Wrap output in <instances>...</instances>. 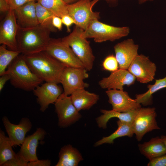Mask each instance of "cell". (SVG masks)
Here are the masks:
<instances>
[{"mask_svg":"<svg viewBox=\"0 0 166 166\" xmlns=\"http://www.w3.org/2000/svg\"><path fill=\"white\" fill-rule=\"evenodd\" d=\"M23 55L31 70L43 81L60 83L61 75L66 65L45 51Z\"/></svg>","mask_w":166,"mask_h":166,"instance_id":"6da1fadb","label":"cell"},{"mask_svg":"<svg viewBox=\"0 0 166 166\" xmlns=\"http://www.w3.org/2000/svg\"><path fill=\"white\" fill-rule=\"evenodd\" d=\"M51 32L39 24L30 28H19L17 36L18 50L23 55L45 51L51 38Z\"/></svg>","mask_w":166,"mask_h":166,"instance_id":"7a4b0ae2","label":"cell"},{"mask_svg":"<svg viewBox=\"0 0 166 166\" xmlns=\"http://www.w3.org/2000/svg\"><path fill=\"white\" fill-rule=\"evenodd\" d=\"M6 72L14 87L26 91H33L43 81L31 70L22 54L15 58L8 66Z\"/></svg>","mask_w":166,"mask_h":166,"instance_id":"3957f363","label":"cell"},{"mask_svg":"<svg viewBox=\"0 0 166 166\" xmlns=\"http://www.w3.org/2000/svg\"><path fill=\"white\" fill-rule=\"evenodd\" d=\"M127 26L116 27L101 22L96 19L89 24L87 28L83 30L82 36L85 38H93L96 42L108 41H114L126 37L130 33Z\"/></svg>","mask_w":166,"mask_h":166,"instance_id":"277c9868","label":"cell"},{"mask_svg":"<svg viewBox=\"0 0 166 166\" xmlns=\"http://www.w3.org/2000/svg\"><path fill=\"white\" fill-rule=\"evenodd\" d=\"M83 30L75 26L72 31L61 39L69 45L87 71L93 68L95 57L93 54L90 42L81 35Z\"/></svg>","mask_w":166,"mask_h":166,"instance_id":"5b68a950","label":"cell"},{"mask_svg":"<svg viewBox=\"0 0 166 166\" xmlns=\"http://www.w3.org/2000/svg\"><path fill=\"white\" fill-rule=\"evenodd\" d=\"M91 0H79L68 4V14L74 20L75 25L85 30L90 23L100 18V12L92 10Z\"/></svg>","mask_w":166,"mask_h":166,"instance_id":"8992f818","label":"cell"},{"mask_svg":"<svg viewBox=\"0 0 166 166\" xmlns=\"http://www.w3.org/2000/svg\"><path fill=\"white\" fill-rule=\"evenodd\" d=\"M45 51L67 66L85 68L71 48L61 39L51 38Z\"/></svg>","mask_w":166,"mask_h":166,"instance_id":"52a82bcc","label":"cell"},{"mask_svg":"<svg viewBox=\"0 0 166 166\" xmlns=\"http://www.w3.org/2000/svg\"><path fill=\"white\" fill-rule=\"evenodd\" d=\"M54 104L58 117V125L60 127H68L81 117L79 112L73 104L70 96L65 95L63 92Z\"/></svg>","mask_w":166,"mask_h":166,"instance_id":"ba28073f","label":"cell"},{"mask_svg":"<svg viewBox=\"0 0 166 166\" xmlns=\"http://www.w3.org/2000/svg\"><path fill=\"white\" fill-rule=\"evenodd\" d=\"M87 71L84 68L66 66L62 73L60 81L63 93L69 96L76 90L88 87L89 85L84 81L89 77Z\"/></svg>","mask_w":166,"mask_h":166,"instance_id":"9c48e42d","label":"cell"},{"mask_svg":"<svg viewBox=\"0 0 166 166\" xmlns=\"http://www.w3.org/2000/svg\"><path fill=\"white\" fill-rule=\"evenodd\" d=\"M156 113L154 108H141L132 124L134 134L140 141L147 133L155 129H160L156 120Z\"/></svg>","mask_w":166,"mask_h":166,"instance_id":"30bf717a","label":"cell"},{"mask_svg":"<svg viewBox=\"0 0 166 166\" xmlns=\"http://www.w3.org/2000/svg\"><path fill=\"white\" fill-rule=\"evenodd\" d=\"M18 28L14 10H10L0 24V44L10 50H18L17 40Z\"/></svg>","mask_w":166,"mask_h":166,"instance_id":"8fae6325","label":"cell"},{"mask_svg":"<svg viewBox=\"0 0 166 166\" xmlns=\"http://www.w3.org/2000/svg\"><path fill=\"white\" fill-rule=\"evenodd\" d=\"M128 70L138 81L142 83H147L154 79L156 66L148 57L143 54H138Z\"/></svg>","mask_w":166,"mask_h":166,"instance_id":"7c38bea8","label":"cell"},{"mask_svg":"<svg viewBox=\"0 0 166 166\" xmlns=\"http://www.w3.org/2000/svg\"><path fill=\"white\" fill-rule=\"evenodd\" d=\"M33 92L37 97L40 110L43 112L46 110L49 105L54 103L63 93L62 88L58 84L50 82H45L38 86Z\"/></svg>","mask_w":166,"mask_h":166,"instance_id":"4fadbf2b","label":"cell"},{"mask_svg":"<svg viewBox=\"0 0 166 166\" xmlns=\"http://www.w3.org/2000/svg\"><path fill=\"white\" fill-rule=\"evenodd\" d=\"M105 93L109 98V102L111 105L112 110L126 113L139 109L140 104L135 99L131 98L128 93L118 89H108Z\"/></svg>","mask_w":166,"mask_h":166,"instance_id":"5bb4252c","label":"cell"},{"mask_svg":"<svg viewBox=\"0 0 166 166\" xmlns=\"http://www.w3.org/2000/svg\"><path fill=\"white\" fill-rule=\"evenodd\" d=\"M136 80L135 77L128 70L119 68L112 72L108 77L102 78L98 84L103 89L123 90L124 85H133Z\"/></svg>","mask_w":166,"mask_h":166,"instance_id":"9a60e30c","label":"cell"},{"mask_svg":"<svg viewBox=\"0 0 166 166\" xmlns=\"http://www.w3.org/2000/svg\"><path fill=\"white\" fill-rule=\"evenodd\" d=\"M139 45L129 38L115 45L114 49L120 69H127L138 55Z\"/></svg>","mask_w":166,"mask_h":166,"instance_id":"2e32d148","label":"cell"},{"mask_svg":"<svg viewBox=\"0 0 166 166\" xmlns=\"http://www.w3.org/2000/svg\"><path fill=\"white\" fill-rule=\"evenodd\" d=\"M2 121L13 145H21L26 137V134L32 128V124L30 119L27 117H23L18 124H14L11 123L6 116H4Z\"/></svg>","mask_w":166,"mask_h":166,"instance_id":"e0dca14e","label":"cell"},{"mask_svg":"<svg viewBox=\"0 0 166 166\" xmlns=\"http://www.w3.org/2000/svg\"><path fill=\"white\" fill-rule=\"evenodd\" d=\"M46 134L44 129L38 128L33 133L26 137L18 153L28 162L38 160L37 147L39 141L44 138Z\"/></svg>","mask_w":166,"mask_h":166,"instance_id":"ac0fdd59","label":"cell"},{"mask_svg":"<svg viewBox=\"0 0 166 166\" xmlns=\"http://www.w3.org/2000/svg\"><path fill=\"white\" fill-rule=\"evenodd\" d=\"M36 2H28L14 10L19 28H30L39 24L36 13Z\"/></svg>","mask_w":166,"mask_h":166,"instance_id":"d6986e66","label":"cell"},{"mask_svg":"<svg viewBox=\"0 0 166 166\" xmlns=\"http://www.w3.org/2000/svg\"><path fill=\"white\" fill-rule=\"evenodd\" d=\"M70 96L73 104L79 112L89 109L99 99L98 95L89 92L85 89L76 90Z\"/></svg>","mask_w":166,"mask_h":166,"instance_id":"ffe728a7","label":"cell"},{"mask_svg":"<svg viewBox=\"0 0 166 166\" xmlns=\"http://www.w3.org/2000/svg\"><path fill=\"white\" fill-rule=\"evenodd\" d=\"M139 109L126 113L118 112L112 109H101L102 114L96 118V122L98 127L103 129L107 128L108 122L113 118H117L120 121L132 124Z\"/></svg>","mask_w":166,"mask_h":166,"instance_id":"44dd1931","label":"cell"},{"mask_svg":"<svg viewBox=\"0 0 166 166\" xmlns=\"http://www.w3.org/2000/svg\"><path fill=\"white\" fill-rule=\"evenodd\" d=\"M138 147L140 153L149 160L166 154L165 144L161 138L158 136L139 144Z\"/></svg>","mask_w":166,"mask_h":166,"instance_id":"7402d4cb","label":"cell"},{"mask_svg":"<svg viewBox=\"0 0 166 166\" xmlns=\"http://www.w3.org/2000/svg\"><path fill=\"white\" fill-rule=\"evenodd\" d=\"M58 157L59 160L56 166H77L83 160L79 151L70 144L61 148Z\"/></svg>","mask_w":166,"mask_h":166,"instance_id":"603a6c76","label":"cell"},{"mask_svg":"<svg viewBox=\"0 0 166 166\" xmlns=\"http://www.w3.org/2000/svg\"><path fill=\"white\" fill-rule=\"evenodd\" d=\"M118 125L117 129L110 135L104 137L95 142V147H97L105 144H112L117 138L124 136L129 137L132 136L134 134L132 124L118 120L117 121Z\"/></svg>","mask_w":166,"mask_h":166,"instance_id":"cb8c5ba5","label":"cell"},{"mask_svg":"<svg viewBox=\"0 0 166 166\" xmlns=\"http://www.w3.org/2000/svg\"><path fill=\"white\" fill-rule=\"evenodd\" d=\"M147 87L148 90L147 92L136 95L135 99L138 103L144 106L152 104V95L154 93L166 88V76L163 78L156 80L154 84L149 85Z\"/></svg>","mask_w":166,"mask_h":166,"instance_id":"d4e9b609","label":"cell"},{"mask_svg":"<svg viewBox=\"0 0 166 166\" xmlns=\"http://www.w3.org/2000/svg\"><path fill=\"white\" fill-rule=\"evenodd\" d=\"M13 145L9 137L4 132L0 130V166L14 158L16 154L12 149Z\"/></svg>","mask_w":166,"mask_h":166,"instance_id":"484cf974","label":"cell"},{"mask_svg":"<svg viewBox=\"0 0 166 166\" xmlns=\"http://www.w3.org/2000/svg\"><path fill=\"white\" fill-rule=\"evenodd\" d=\"M36 9L39 24L48 28L51 32H56L57 29L52 24V18L55 15L37 2L36 3Z\"/></svg>","mask_w":166,"mask_h":166,"instance_id":"4316f807","label":"cell"},{"mask_svg":"<svg viewBox=\"0 0 166 166\" xmlns=\"http://www.w3.org/2000/svg\"><path fill=\"white\" fill-rule=\"evenodd\" d=\"M37 2L55 16L61 18L68 14V4L63 0H37Z\"/></svg>","mask_w":166,"mask_h":166,"instance_id":"83f0119b","label":"cell"},{"mask_svg":"<svg viewBox=\"0 0 166 166\" xmlns=\"http://www.w3.org/2000/svg\"><path fill=\"white\" fill-rule=\"evenodd\" d=\"M5 45L0 46V76L5 73L8 66L21 53L19 50H8Z\"/></svg>","mask_w":166,"mask_h":166,"instance_id":"f1b7e54d","label":"cell"},{"mask_svg":"<svg viewBox=\"0 0 166 166\" xmlns=\"http://www.w3.org/2000/svg\"><path fill=\"white\" fill-rule=\"evenodd\" d=\"M103 69L105 70L113 72L118 69L119 65L115 56L110 55L106 57L102 62Z\"/></svg>","mask_w":166,"mask_h":166,"instance_id":"f546056e","label":"cell"},{"mask_svg":"<svg viewBox=\"0 0 166 166\" xmlns=\"http://www.w3.org/2000/svg\"><path fill=\"white\" fill-rule=\"evenodd\" d=\"M28 163L17 152L14 158L6 162L2 166H27Z\"/></svg>","mask_w":166,"mask_h":166,"instance_id":"4dcf8cb0","label":"cell"},{"mask_svg":"<svg viewBox=\"0 0 166 166\" xmlns=\"http://www.w3.org/2000/svg\"><path fill=\"white\" fill-rule=\"evenodd\" d=\"M148 166H166V154L149 160Z\"/></svg>","mask_w":166,"mask_h":166,"instance_id":"1f68e13d","label":"cell"},{"mask_svg":"<svg viewBox=\"0 0 166 166\" xmlns=\"http://www.w3.org/2000/svg\"><path fill=\"white\" fill-rule=\"evenodd\" d=\"M37 1V0H8L10 10H14L24 4L31 1Z\"/></svg>","mask_w":166,"mask_h":166,"instance_id":"d6a6232c","label":"cell"},{"mask_svg":"<svg viewBox=\"0 0 166 166\" xmlns=\"http://www.w3.org/2000/svg\"><path fill=\"white\" fill-rule=\"evenodd\" d=\"M63 24L66 26L68 32H70V27L73 24H75V22L73 18L69 14H66L61 18Z\"/></svg>","mask_w":166,"mask_h":166,"instance_id":"836d02e7","label":"cell"},{"mask_svg":"<svg viewBox=\"0 0 166 166\" xmlns=\"http://www.w3.org/2000/svg\"><path fill=\"white\" fill-rule=\"evenodd\" d=\"M51 164V160L49 159L37 160L29 162L27 166H50Z\"/></svg>","mask_w":166,"mask_h":166,"instance_id":"e575fe53","label":"cell"},{"mask_svg":"<svg viewBox=\"0 0 166 166\" xmlns=\"http://www.w3.org/2000/svg\"><path fill=\"white\" fill-rule=\"evenodd\" d=\"M52 24L53 26L59 30H61L62 29V22L61 18L54 16L52 19Z\"/></svg>","mask_w":166,"mask_h":166,"instance_id":"d590c367","label":"cell"},{"mask_svg":"<svg viewBox=\"0 0 166 166\" xmlns=\"http://www.w3.org/2000/svg\"><path fill=\"white\" fill-rule=\"evenodd\" d=\"M10 75L6 72L0 76V91L1 92L3 89L6 82L8 80H10Z\"/></svg>","mask_w":166,"mask_h":166,"instance_id":"8d00e7d4","label":"cell"},{"mask_svg":"<svg viewBox=\"0 0 166 166\" xmlns=\"http://www.w3.org/2000/svg\"><path fill=\"white\" fill-rule=\"evenodd\" d=\"M8 0H0V11L2 12H8L10 10Z\"/></svg>","mask_w":166,"mask_h":166,"instance_id":"74e56055","label":"cell"},{"mask_svg":"<svg viewBox=\"0 0 166 166\" xmlns=\"http://www.w3.org/2000/svg\"><path fill=\"white\" fill-rule=\"evenodd\" d=\"M101 0H93L91 1V5L93 8V6L99 1ZM105 0L108 2H114L118 0Z\"/></svg>","mask_w":166,"mask_h":166,"instance_id":"f35d334b","label":"cell"},{"mask_svg":"<svg viewBox=\"0 0 166 166\" xmlns=\"http://www.w3.org/2000/svg\"><path fill=\"white\" fill-rule=\"evenodd\" d=\"M66 3L69 4L73 3L79 0H63Z\"/></svg>","mask_w":166,"mask_h":166,"instance_id":"ab89813d","label":"cell"},{"mask_svg":"<svg viewBox=\"0 0 166 166\" xmlns=\"http://www.w3.org/2000/svg\"><path fill=\"white\" fill-rule=\"evenodd\" d=\"M160 137L164 142L166 148V135H162Z\"/></svg>","mask_w":166,"mask_h":166,"instance_id":"60d3db41","label":"cell"},{"mask_svg":"<svg viewBox=\"0 0 166 166\" xmlns=\"http://www.w3.org/2000/svg\"><path fill=\"white\" fill-rule=\"evenodd\" d=\"M153 0H138V2L139 4H142L148 1H152Z\"/></svg>","mask_w":166,"mask_h":166,"instance_id":"b9f144b4","label":"cell"}]
</instances>
